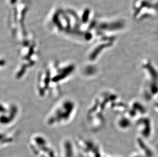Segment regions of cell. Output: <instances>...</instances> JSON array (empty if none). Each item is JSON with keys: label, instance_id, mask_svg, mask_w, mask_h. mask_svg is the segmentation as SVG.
I'll return each instance as SVG.
<instances>
[{"label": "cell", "instance_id": "1", "mask_svg": "<svg viewBox=\"0 0 158 157\" xmlns=\"http://www.w3.org/2000/svg\"><path fill=\"white\" fill-rule=\"evenodd\" d=\"M75 69L73 63L61 64L53 62L46 64L36 77V93L43 98L57 96L61 85L73 76Z\"/></svg>", "mask_w": 158, "mask_h": 157}, {"label": "cell", "instance_id": "2", "mask_svg": "<svg viewBox=\"0 0 158 157\" xmlns=\"http://www.w3.org/2000/svg\"><path fill=\"white\" fill-rule=\"evenodd\" d=\"M76 111V103L73 99H62L49 112L46 117V124L51 128L65 126L73 120Z\"/></svg>", "mask_w": 158, "mask_h": 157}, {"label": "cell", "instance_id": "3", "mask_svg": "<svg viewBox=\"0 0 158 157\" xmlns=\"http://www.w3.org/2000/svg\"><path fill=\"white\" fill-rule=\"evenodd\" d=\"M20 107L13 102L0 103V124L10 127L16 123L20 115Z\"/></svg>", "mask_w": 158, "mask_h": 157}]
</instances>
